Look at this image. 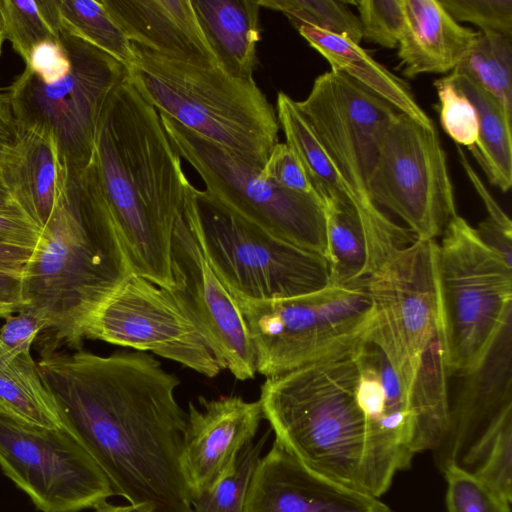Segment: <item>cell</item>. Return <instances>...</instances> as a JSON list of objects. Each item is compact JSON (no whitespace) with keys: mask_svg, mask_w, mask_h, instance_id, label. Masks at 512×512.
<instances>
[{"mask_svg":"<svg viewBox=\"0 0 512 512\" xmlns=\"http://www.w3.org/2000/svg\"><path fill=\"white\" fill-rule=\"evenodd\" d=\"M434 86L440 103L443 130L458 146L471 147L478 137V120L473 105L445 77L437 79Z\"/></svg>","mask_w":512,"mask_h":512,"instance_id":"obj_39","label":"cell"},{"mask_svg":"<svg viewBox=\"0 0 512 512\" xmlns=\"http://www.w3.org/2000/svg\"><path fill=\"white\" fill-rule=\"evenodd\" d=\"M0 10L5 39L25 65L36 46L60 41V27L52 0H0Z\"/></svg>","mask_w":512,"mask_h":512,"instance_id":"obj_33","label":"cell"},{"mask_svg":"<svg viewBox=\"0 0 512 512\" xmlns=\"http://www.w3.org/2000/svg\"><path fill=\"white\" fill-rule=\"evenodd\" d=\"M25 68L45 83L54 82L70 69V58L62 43L49 41L36 46Z\"/></svg>","mask_w":512,"mask_h":512,"instance_id":"obj_44","label":"cell"},{"mask_svg":"<svg viewBox=\"0 0 512 512\" xmlns=\"http://www.w3.org/2000/svg\"><path fill=\"white\" fill-rule=\"evenodd\" d=\"M190 402L180 464L190 498L211 489L230 474L239 453L253 441L264 419L259 400L239 396Z\"/></svg>","mask_w":512,"mask_h":512,"instance_id":"obj_18","label":"cell"},{"mask_svg":"<svg viewBox=\"0 0 512 512\" xmlns=\"http://www.w3.org/2000/svg\"><path fill=\"white\" fill-rule=\"evenodd\" d=\"M67 429L116 495L152 512H192L180 456L187 413L180 380L144 352L58 351L37 362Z\"/></svg>","mask_w":512,"mask_h":512,"instance_id":"obj_1","label":"cell"},{"mask_svg":"<svg viewBox=\"0 0 512 512\" xmlns=\"http://www.w3.org/2000/svg\"><path fill=\"white\" fill-rule=\"evenodd\" d=\"M93 163L133 272L170 290L172 235L190 182L158 111L129 76L105 103Z\"/></svg>","mask_w":512,"mask_h":512,"instance_id":"obj_2","label":"cell"},{"mask_svg":"<svg viewBox=\"0 0 512 512\" xmlns=\"http://www.w3.org/2000/svg\"><path fill=\"white\" fill-rule=\"evenodd\" d=\"M93 509L95 512H152L151 508L146 505L116 506L108 503L107 500L100 502Z\"/></svg>","mask_w":512,"mask_h":512,"instance_id":"obj_50","label":"cell"},{"mask_svg":"<svg viewBox=\"0 0 512 512\" xmlns=\"http://www.w3.org/2000/svg\"><path fill=\"white\" fill-rule=\"evenodd\" d=\"M83 338L150 351L208 378L223 370L173 294L135 272L91 317Z\"/></svg>","mask_w":512,"mask_h":512,"instance_id":"obj_15","label":"cell"},{"mask_svg":"<svg viewBox=\"0 0 512 512\" xmlns=\"http://www.w3.org/2000/svg\"><path fill=\"white\" fill-rule=\"evenodd\" d=\"M0 327V343L15 358L23 353H31L37 336L45 329V320L31 309L21 311L4 318Z\"/></svg>","mask_w":512,"mask_h":512,"instance_id":"obj_42","label":"cell"},{"mask_svg":"<svg viewBox=\"0 0 512 512\" xmlns=\"http://www.w3.org/2000/svg\"><path fill=\"white\" fill-rule=\"evenodd\" d=\"M0 181L13 203L41 230L68 193L69 175L52 133L19 130L0 156Z\"/></svg>","mask_w":512,"mask_h":512,"instance_id":"obj_22","label":"cell"},{"mask_svg":"<svg viewBox=\"0 0 512 512\" xmlns=\"http://www.w3.org/2000/svg\"><path fill=\"white\" fill-rule=\"evenodd\" d=\"M260 7L283 13L298 30L314 27L345 37L360 45L362 40L358 16L346 1L334 0H257Z\"/></svg>","mask_w":512,"mask_h":512,"instance_id":"obj_34","label":"cell"},{"mask_svg":"<svg viewBox=\"0 0 512 512\" xmlns=\"http://www.w3.org/2000/svg\"><path fill=\"white\" fill-rule=\"evenodd\" d=\"M244 512H393L378 497L323 476L274 440L260 457Z\"/></svg>","mask_w":512,"mask_h":512,"instance_id":"obj_19","label":"cell"},{"mask_svg":"<svg viewBox=\"0 0 512 512\" xmlns=\"http://www.w3.org/2000/svg\"><path fill=\"white\" fill-rule=\"evenodd\" d=\"M14 207L17 206L13 203L8 191L0 181V209H11Z\"/></svg>","mask_w":512,"mask_h":512,"instance_id":"obj_51","label":"cell"},{"mask_svg":"<svg viewBox=\"0 0 512 512\" xmlns=\"http://www.w3.org/2000/svg\"><path fill=\"white\" fill-rule=\"evenodd\" d=\"M59 38L70 58L66 75L45 83L25 68L5 91L19 130L37 128L52 133L69 178H73L91 164L105 103L129 76V70L61 28Z\"/></svg>","mask_w":512,"mask_h":512,"instance_id":"obj_10","label":"cell"},{"mask_svg":"<svg viewBox=\"0 0 512 512\" xmlns=\"http://www.w3.org/2000/svg\"><path fill=\"white\" fill-rule=\"evenodd\" d=\"M233 297L266 378L354 353L374 322L367 277L287 299Z\"/></svg>","mask_w":512,"mask_h":512,"instance_id":"obj_7","label":"cell"},{"mask_svg":"<svg viewBox=\"0 0 512 512\" xmlns=\"http://www.w3.org/2000/svg\"><path fill=\"white\" fill-rule=\"evenodd\" d=\"M33 251L0 244V270L22 273Z\"/></svg>","mask_w":512,"mask_h":512,"instance_id":"obj_49","label":"cell"},{"mask_svg":"<svg viewBox=\"0 0 512 512\" xmlns=\"http://www.w3.org/2000/svg\"><path fill=\"white\" fill-rule=\"evenodd\" d=\"M445 79L471 102L476 111L478 137L469 150L490 183L507 192L512 185V113L459 69L455 68Z\"/></svg>","mask_w":512,"mask_h":512,"instance_id":"obj_26","label":"cell"},{"mask_svg":"<svg viewBox=\"0 0 512 512\" xmlns=\"http://www.w3.org/2000/svg\"><path fill=\"white\" fill-rule=\"evenodd\" d=\"M458 154L460 158V162L469 178L471 183L473 184L475 190L479 194L480 198L483 200V203L488 212L487 219L497 223L498 225L512 229V223L510 218L506 215V213L501 209L492 195L488 192L483 182L478 177L477 173L472 169L470 163L468 162L464 152L462 151L460 146H457Z\"/></svg>","mask_w":512,"mask_h":512,"instance_id":"obj_47","label":"cell"},{"mask_svg":"<svg viewBox=\"0 0 512 512\" xmlns=\"http://www.w3.org/2000/svg\"><path fill=\"white\" fill-rule=\"evenodd\" d=\"M355 358L356 398L366 426L360 489L379 498L395 474L411 464L414 415L409 395L377 345L365 342Z\"/></svg>","mask_w":512,"mask_h":512,"instance_id":"obj_17","label":"cell"},{"mask_svg":"<svg viewBox=\"0 0 512 512\" xmlns=\"http://www.w3.org/2000/svg\"><path fill=\"white\" fill-rule=\"evenodd\" d=\"M466 377L469 381L450 408L445 439L448 456L444 461L471 471L500 417L512 407L511 321L501 331L484 365Z\"/></svg>","mask_w":512,"mask_h":512,"instance_id":"obj_20","label":"cell"},{"mask_svg":"<svg viewBox=\"0 0 512 512\" xmlns=\"http://www.w3.org/2000/svg\"><path fill=\"white\" fill-rule=\"evenodd\" d=\"M369 195L398 215L417 239H435L457 215L446 153L435 126L398 112L381 140Z\"/></svg>","mask_w":512,"mask_h":512,"instance_id":"obj_13","label":"cell"},{"mask_svg":"<svg viewBox=\"0 0 512 512\" xmlns=\"http://www.w3.org/2000/svg\"><path fill=\"white\" fill-rule=\"evenodd\" d=\"M447 482V512H510V504L471 471L447 460L442 463Z\"/></svg>","mask_w":512,"mask_h":512,"instance_id":"obj_37","label":"cell"},{"mask_svg":"<svg viewBox=\"0 0 512 512\" xmlns=\"http://www.w3.org/2000/svg\"><path fill=\"white\" fill-rule=\"evenodd\" d=\"M356 351L268 377L258 400L275 440L291 455L360 489L366 426L356 398Z\"/></svg>","mask_w":512,"mask_h":512,"instance_id":"obj_4","label":"cell"},{"mask_svg":"<svg viewBox=\"0 0 512 512\" xmlns=\"http://www.w3.org/2000/svg\"><path fill=\"white\" fill-rule=\"evenodd\" d=\"M448 375L440 327L422 355L410 393L415 454L439 448L447 437L450 427Z\"/></svg>","mask_w":512,"mask_h":512,"instance_id":"obj_27","label":"cell"},{"mask_svg":"<svg viewBox=\"0 0 512 512\" xmlns=\"http://www.w3.org/2000/svg\"><path fill=\"white\" fill-rule=\"evenodd\" d=\"M129 79L159 113L263 168L279 142L276 111L255 81L165 58L131 42Z\"/></svg>","mask_w":512,"mask_h":512,"instance_id":"obj_5","label":"cell"},{"mask_svg":"<svg viewBox=\"0 0 512 512\" xmlns=\"http://www.w3.org/2000/svg\"><path fill=\"white\" fill-rule=\"evenodd\" d=\"M41 237V228L19 208L0 209V244L35 250Z\"/></svg>","mask_w":512,"mask_h":512,"instance_id":"obj_43","label":"cell"},{"mask_svg":"<svg viewBox=\"0 0 512 512\" xmlns=\"http://www.w3.org/2000/svg\"><path fill=\"white\" fill-rule=\"evenodd\" d=\"M132 272L92 160L69 178L22 272L25 308L46 322L35 340L41 358L82 349L86 324Z\"/></svg>","mask_w":512,"mask_h":512,"instance_id":"obj_3","label":"cell"},{"mask_svg":"<svg viewBox=\"0 0 512 512\" xmlns=\"http://www.w3.org/2000/svg\"><path fill=\"white\" fill-rule=\"evenodd\" d=\"M512 407L500 417L471 472L503 499H512Z\"/></svg>","mask_w":512,"mask_h":512,"instance_id":"obj_36","label":"cell"},{"mask_svg":"<svg viewBox=\"0 0 512 512\" xmlns=\"http://www.w3.org/2000/svg\"><path fill=\"white\" fill-rule=\"evenodd\" d=\"M358 10L362 39L385 48H395L404 24L403 0L350 1Z\"/></svg>","mask_w":512,"mask_h":512,"instance_id":"obj_38","label":"cell"},{"mask_svg":"<svg viewBox=\"0 0 512 512\" xmlns=\"http://www.w3.org/2000/svg\"><path fill=\"white\" fill-rule=\"evenodd\" d=\"M435 239H415L367 277L374 307L368 341L385 354L410 398L422 355L440 328Z\"/></svg>","mask_w":512,"mask_h":512,"instance_id":"obj_12","label":"cell"},{"mask_svg":"<svg viewBox=\"0 0 512 512\" xmlns=\"http://www.w3.org/2000/svg\"><path fill=\"white\" fill-rule=\"evenodd\" d=\"M171 271L174 284L169 291L222 369L240 381L254 379L255 355L240 309L208 263L183 213L172 235Z\"/></svg>","mask_w":512,"mask_h":512,"instance_id":"obj_16","label":"cell"},{"mask_svg":"<svg viewBox=\"0 0 512 512\" xmlns=\"http://www.w3.org/2000/svg\"><path fill=\"white\" fill-rule=\"evenodd\" d=\"M475 230L483 243L512 267V229L504 228L486 218Z\"/></svg>","mask_w":512,"mask_h":512,"instance_id":"obj_46","label":"cell"},{"mask_svg":"<svg viewBox=\"0 0 512 512\" xmlns=\"http://www.w3.org/2000/svg\"><path fill=\"white\" fill-rule=\"evenodd\" d=\"M268 436L266 432L256 443L252 441L244 447L230 474L192 498V512H244L249 483Z\"/></svg>","mask_w":512,"mask_h":512,"instance_id":"obj_35","label":"cell"},{"mask_svg":"<svg viewBox=\"0 0 512 512\" xmlns=\"http://www.w3.org/2000/svg\"><path fill=\"white\" fill-rule=\"evenodd\" d=\"M26 305L22 273L0 270V318L17 313Z\"/></svg>","mask_w":512,"mask_h":512,"instance_id":"obj_45","label":"cell"},{"mask_svg":"<svg viewBox=\"0 0 512 512\" xmlns=\"http://www.w3.org/2000/svg\"><path fill=\"white\" fill-rule=\"evenodd\" d=\"M218 67L229 76L254 81L256 45L261 39L257 0H191Z\"/></svg>","mask_w":512,"mask_h":512,"instance_id":"obj_24","label":"cell"},{"mask_svg":"<svg viewBox=\"0 0 512 512\" xmlns=\"http://www.w3.org/2000/svg\"><path fill=\"white\" fill-rule=\"evenodd\" d=\"M298 32L329 62L331 70L353 79L420 125L427 128L434 126L408 84L374 60L360 45L310 26H302Z\"/></svg>","mask_w":512,"mask_h":512,"instance_id":"obj_25","label":"cell"},{"mask_svg":"<svg viewBox=\"0 0 512 512\" xmlns=\"http://www.w3.org/2000/svg\"><path fill=\"white\" fill-rule=\"evenodd\" d=\"M19 135V127L13 114L7 93L0 90V156L12 146Z\"/></svg>","mask_w":512,"mask_h":512,"instance_id":"obj_48","label":"cell"},{"mask_svg":"<svg viewBox=\"0 0 512 512\" xmlns=\"http://www.w3.org/2000/svg\"><path fill=\"white\" fill-rule=\"evenodd\" d=\"M159 117L174 150L199 174L208 193L270 234L325 258L326 219L320 198L280 188L261 174L263 168L236 152L164 113Z\"/></svg>","mask_w":512,"mask_h":512,"instance_id":"obj_11","label":"cell"},{"mask_svg":"<svg viewBox=\"0 0 512 512\" xmlns=\"http://www.w3.org/2000/svg\"><path fill=\"white\" fill-rule=\"evenodd\" d=\"M261 174L280 188L320 198L300 160L286 143L278 142L273 147Z\"/></svg>","mask_w":512,"mask_h":512,"instance_id":"obj_41","label":"cell"},{"mask_svg":"<svg viewBox=\"0 0 512 512\" xmlns=\"http://www.w3.org/2000/svg\"><path fill=\"white\" fill-rule=\"evenodd\" d=\"M276 115L285 135V143L300 160L323 203L332 202L355 209L348 188L310 124L299 111L296 101L282 91L277 95Z\"/></svg>","mask_w":512,"mask_h":512,"instance_id":"obj_29","label":"cell"},{"mask_svg":"<svg viewBox=\"0 0 512 512\" xmlns=\"http://www.w3.org/2000/svg\"><path fill=\"white\" fill-rule=\"evenodd\" d=\"M5 40L6 39H5V33H4V25H3L1 10H0V55L2 53V46H3V43Z\"/></svg>","mask_w":512,"mask_h":512,"instance_id":"obj_52","label":"cell"},{"mask_svg":"<svg viewBox=\"0 0 512 512\" xmlns=\"http://www.w3.org/2000/svg\"><path fill=\"white\" fill-rule=\"evenodd\" d=\"M0 413L30 426L67 429L32 354L23 353L13 358L1 343Z\"/></svg>","mask_w":512,"mask_h":512,"instance_id":"obj_28","label":"cell"},{"mask_svg":"<svg viewBox=\"0 0 512 512\" xmlns=\"http://www.w3.org/2000/svg\"><path fill=\"white\" fill-rule=\"evenodd\" d=\"M403 14L398 58L408 78L453 71L480 33L459 24L439 0H403Z\"/></svg>","mask_w":512,"mask_h":512,"instance_id":"obj_23","label":"cell"},{"mask_svg":"<svg viewBox=\"0 0 512 512\" xmlns=\"http://www.w3.org/2000/svg\"><path fill=\"white\" fill-rule=\"evenodd\" d=\"M456 68L471 77L512 113L511 39L480 32Z\"/></svg>","mask_w":512,"mask_h":512,"instance_id":"obj_32","label":"cell"},{"mask_svg":"<svg viewBox=\"0 0 512 512\" xmlns=\"http://www.w3.org/2000/svg\"><path fill=\"white\" fill-rule=\"evenodd\" d=\"M0 468L41 512H79L116 495L69 430L26 425L1 413Z\"/></svg>","mask_w":512,"mask_h":512,"instance_id":"obj_14","label":"cell"},{"mask_svg":"<svg viewBox=\"0 0 512 512\" xmlns=\"http://www.w3.org/2000/svg\"><path fill=\"white\" fill-rule=\"evenodd\" d=\"M326 261L330 285H341L367 277L368 249L356 210L332 202L324 203Z\"/></svg>","mask_w":512,"mask_h":512,"instance_id":"obj_30","label":"cell"},{"mask_svg":"<svg viewBox=\"0 0 512 512\" xmlns=\"http://www.w3.org/2000/svg\"><path fill=\"white\" fill-rule=\"evenodd\" d=\"M183 214L211 268L232 295L279 300L330 285L322 255L270 234L191 183Z\"/></svg>","mask_w":512,"mask_h":512,"instance_id":"obj_8","label":"cell"},{"mask_svg":"<svg viewBox=\"0 0 512 512\" xmlns=\"http://www.w3.org/2000/svg\"><path fill=\"white\" fill-rule=\"evenodd\" d=\"M126 38L165 58L218 66L191 0H101Z\"/></svg>","mask_w":512,"mask_h":512,"instance_id":"obj_21","label":"cell"},{"mask_svg":"<svg viewBox=\"0 0 512 512\" xmlns=\"http://www.w3.org/2000/svg\"><path fill=\"white\" fill-rule=\"evenodd\" d=\"M59 27L109 54L128 70L131 42L113 21L101 0H52Z\"/></svg>","mask_w":512,"mask_h":512,"instance_id":"obj_31","label":"cell"},{"mask_svg":"<svg viewBox=\"0 0 512 512\" xmlns=\"http://www.w3.org/2000/svg\"><path fill=\"white\" fill-rule=\"evenodd\" d=\"M457 22H469L482 33L512 38V0H439Z\"/></svg>","mask_w":512,"mask_h":512,"instance_id":"obj_40","label":"cell"},{"mask_svg":"<svg viewBox=\"0 0 512 512\" xmlns=\"http://www.w3.org/2000/svg\"><path fill=\"white\" fill-rule=\"evenodd\" d=\"M296 105L348 188L368 249L369 276L393 252L416 237L372 201L369 179L383 135L398 111L348 76L330 70L318 76Z\"/></svg>","mask_w":512,"mask_h":512,"instance_id":"obj_6","label":"cell"},{"mask_svg":"<svg viewBox=\"0 0 512 512\" xmlns=\"http://www.w3.org/2000/svg\"><path fill=\"white\" fill-rule=\"evenodd\" d=\"M441 236L436 271L445 361L449 374L468 376L511 321L512 267L458 214Z\"/></svg>","mask_w":512,"mask_h":512,"instance_id":"obj_9","label":"cell"}]
</instances>
